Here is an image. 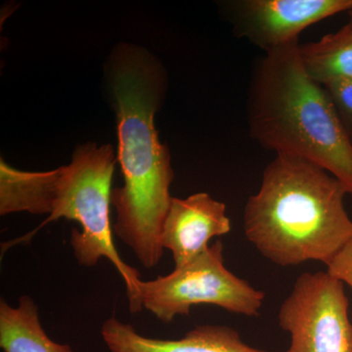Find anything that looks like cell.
I'll return each instance as SVG.
<instances>
[{"instance_id": "7a4b0ae2", "label": "cell", "mask_w": 352, "mask_h": 352, "mask_svg": "<svg viewBox=\"0 0 352 352\" xmlns=\"http://www.w3.org/2000/svg\"><path fill=\"white\" fill-rule=\"evenodd\" d=\"M346 187L307 160L276 154L244 210L245 237L276 265L328 266L352 236Z\"/></svg>"}, {"instance_id": "277c9868", "label": "cell", "mask_w": 352, "mask_h": 352, "mask_svg": "<svg viewBox=\"0 0 352 352\" xmlns=\"http://www.w3.org/2000/svg\"><path fill=\"white\" fill-rule=\"evenodd\" d=\"M250 135L276 154L311 162L352 194V142L323 85L302 62L298 41L266 52L248 96Z\"/></svg>"}, {"instance_id": "52a82bcc", "label": "cell", "mask_w": 352, "mask_h": 352, "mask_svg": "<svg viewBox=\"0 0 352 352\" xmlns=\"http://www.w3.org/2000/svg\"><path fill=\"white\" fill-rule=\"evenodd\" d=\"M229 6L238 36L266 53L296 43L310 25L352 10V0H237Z\"/></svg>"}, {"instance_id": "6da1fadb", "label": "cell", "mask_w": 352, "mask_h": 352, "mask_svg": "<svg viewBox=\"0 0 352 352\" xmlns=\"http://www.w3.org/2000/svg\"><path fill=\"white\" fill-rule=\"evenodd\" d=\"M157 76L138 53L118 60L112 88L118 113L119 159L124 186L112 191L117 212L113 231L146 268L164 256L162 231L173 197V170L168 148L155 129L159 102Z\"/></svg>"}, {"instance_id": "7c38bea8", "label": "cell", "mask_w": 352, "mask_h": 352, "mask_svg": "<svg viewBox=\"0 0 352 352\" xmlns=\"http://www.w3.org/2000/svg\"><path fill=\"white\" fill-rule=\"evenodd\" d=\"M324 88L352 142V80L330 82L324 85Z\"/></svg>"}, {"instance_id": "8992f818", "label": "cell", "mask_w": 352, "mask_h": 352, "mask_svg": "<svg viewBox=\"0 0 352 352\" xmlns=\"http://www.w3.org/2000/svg\"><path fill=\"white\" fill-rule=\"evenodd\" d=\"M291 336L284 352H352V322L344 284L328 271L298 277L278 312Z\"/></svg>"}, {"instance_id": "9c48e42d", "label": "cell", "mask_w": 352, "mask_h": 352, "mask_svg": "<svg viewBox=\"0 0 352 352\" xmlns=\"http://www.w3.org/2000/svg\"><path fill=\"white\" fill-rule=\"evenodd\" d=\"M101 336L110 352H266L245 344L240 333L223 325L197 326L182 339H152L115 317L104 322Z\"/></svg>"}, {"instance_id": "5bb4252c", "label": "cell", "mask_w": 352, "mask_h": 352, "mask_svg": "<svg viewBox=\"0 0 352 352\" xmlns=\"http://www.w3.org/2000/svg\"><path fill=\"white\" fill-rule=\"evenodd\" d=\"M347 14H349V22H351L352 24V10L349 11V12H347Z\"/></svg>"}, {"instance_id": "3957f363", "label": "cell", "mask_w": 352, "mask_h": 352, "mask_svg": "<svg viewBox=\"0 0 352 352\" xmlns=\"http://www.w3.org/2000/svg\"><path fill=\"white\" fill-rule=\"evenodd\" d=\"M116 157L111 145L80 146L69 166L32 173L0 163V214L28 212L50 217L39 228L65 217L75 220L71 245L80 265L91 267L107 258L124 280L129 310H142L139 302L140 273L122 261L116 249L111 226L112 180Z\"/></svg>"}, {"instance_id": "ba28073f", "label": "cell", "mask_w": 352, "mask_h": 352, "mask_svg": "<svg viewBox=\"0 0 352 352\" xmlns=\"http://www.w3.org/2000/svg\"><path fill=\"white\" fill-rule=\"evenodd\" d=\"M231 231L226 204L201 192L186 199L173 198L164 222L161 244L182 267L203 254L214 237Z\"/></svg>"}, {"instance_id": "5b68a950", "label": "cell", "mask_w": 352, "mask_h": 352, "mask_svg": "<svg viewBox=\"0 0 352 352\" xmlns=\"http://www.w3.org/2000/svg\"><path fill=\"white\" fill-rule=\"evenodd\" d=\"M220 241L203 254L166 276L139 285V302L164 323L188 315L195 305H215L248 317L258 316L265 294L236 276L226 266Z\"/></svg>"}, {"instance_id": "4fadbf2b", "label": "cell", "mask_w": 352, "mask_h": 352, "mask_svg": "<svg viewBox=\"0 0 352 352\" xmlns=\"http://www.w3.org/2000/svg\"><path fill=\"white\" fill-rule=\"evenodd\" d=\"M327 271L352 289V236L329 264Z\"/></svg>"}, {"instance_id": "8fae6325", "label": "cell", "mask_w": 352, "mask_h": 352, "mask_svg": "<svg viewBox=\"0 0 352 352\" xmlns=\"http://www.w3.org/2000/svg\"><path fill=\"white\" fill-rule=\"evenodd\" d=\"M300 54L308 76L323 87L352 80L351 23L319 41L300 44Z\"/></svg>"}, {"instance_id": "30bf717a", "label": "cell", "mask_w": 352, "mask_h": 352, "mask_svg": "<svg viewBox=\"0 0 352 352\" xmlns=\"http://www.w3.org/2000/svg\"><path fill=\"white\" fill-rule=\"evenodd\" d=\"M0 347L3 352H73L68 344L48 337L38 305L29 296H21L17 307L0 302Z\"/></svg>"}]
</instances>
